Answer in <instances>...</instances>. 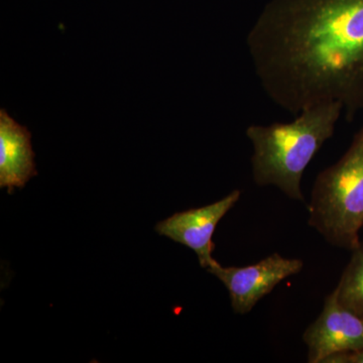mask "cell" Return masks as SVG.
<instances>
[{"mask_svg":"<svg viewBox=\"0 0 363 363\" xmlns=\"http://www.w3.org/2000/svg\"><path fill=\"white\" fill-rule=\"evenodd\" d=\"M272 101L298 114L325 102L363 111V0H271L247 33Z\"/></svg>","mask_w":363,"mask_h":363,"instance_id":"6da1fadb","label":"cell"},{"mask_svg":"<svg viewBox=\"0 0 363 363\" xmlns=\"http://www.w3.org/2000/svg\"><path fill=\"white\" fill-rule=\"evenodd\" d=\"M342 111L340 102H325L305 109L292 123L248 126L255 183L274 186L291 199L305 202L301 190L305 169L333 136Z\"/></svg>","mask_w":363,"mask_h":363,"instance_id":"7a4b0ae2","label":"cell"},{"mask_svg":"<svg viewBox=\"0 0 363 363\" xmlns=\"http://www.w3.org/2000/svg\"><path fill=\"white\" fill-rule=\"evenodd\" d=\"M309 225L336 247L353 250L363 226V125L343 157L315 180Z\"/></svg>","mask_w":363,"mask_h":363,"instance_id":"3957f363","label":"cell"},{"mask_svg":"<svg viewBox=\"0 0 363 363\" xmlns=\"http://www.w3.org/2000/svg\"><path fill=\"white\" fill-rule=\"evenodd\" d=\"M303 260L285 259L274 253L257 264L245 267H224L219 262L207 269L223 283L229 292L231 307L236 314H247L257 302L284 279L298 274Z\"/></svg>","mask_w":363,"mask_h":363,"instance_id":"277c9868","label":"cell"},{"mask_svg":"<svg viewBox=\"0 0 363 363\" xmlns=\"http://www.w3.org/2000/svg\"><path fill=\"white\" fill-rule=\"evenodd\" d=\"M241 192L234 190L223 199L200 208L178 212L157 224V233L192 250L200 266L208 269L216 264L212 255L215 243L212 241L219 222L240 200Z\"/></svg>","mask_w":363,"mask_h":363,"instance_id":"5b68a950","label":"cell"},{"mask_svg":"<svg viewBox=\"0 0 363 363\" xmlns=\"http://www.w3.org/2000/svg\"><path fill=\"white\" fill-rule=\"evenodd\" d=\"M308 346V362L323 363L336 353L363 348V318L339 303L333 292L325 300L323 311L303 335Z\"/></svg>","mask_w":363,"mask_h":363,"instance_id":"8992f818","label":"cell"},{"mask_svg":"<svg viewBox=\"0 0 363 363\" xmlns=\"http://www.w3.org/2000/svg\"><path fill=\"white\" fill-rule=\"evenodd\" d=\"M30 140V131L0 109V188L7 189L9 194L38 176Z\"/></svg>","mask_w":363,"mask_h":363,"instance_id":"52a82bcc","label":"cell"},{"mask_svg":"<svg viewBox=\"0 0 363 363\" xmlns=\"http://www.w3.org/2000/svg\"><path fill=\"white\" fill-rule=\"evenodd\" d=\"M352 252L335 291L343 307L363 318V242Z\"/></svg>","mask_w":363,"mask_h":363,"instance_id":"ba28073f","label":"cell"},{"mask_svg":"<svg viewBox=\"0 0 363 363\" xmlns=\"http://www.w3.org/2000/svg\"><path fill=\"white\" fill-rule=\"evenodd\" d=\"M323 363H363V348L354 352L336 353L327 357Z\"/></svg>","mask_w":363,"mask_h":363,"instance_id":"9c48e42d","label":"cell"}]
</instances>
